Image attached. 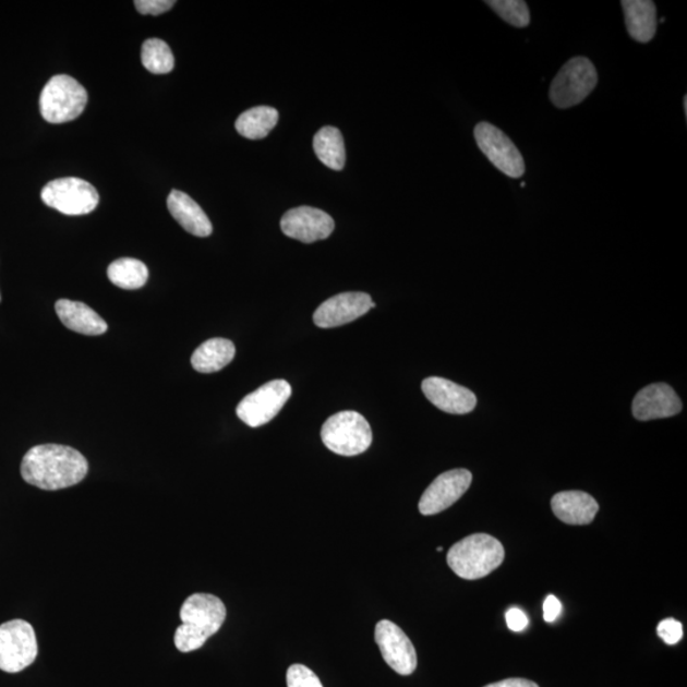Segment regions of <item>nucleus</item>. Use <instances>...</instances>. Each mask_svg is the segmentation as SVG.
Here are the masks:
<instances>
[{
    "mask_svg": "<svg viewBox=\"0 0 687 687\" xmlns=\"http://www.w3.org/2000/svg\"><path fill=\"white\" fill-rule=\"evenodd\" d=\"M88 462L80 450L61 445L33 447L23 457L21 475L43 491H60L87 477Z\"/></svg>",
    "mask_w": 687,
    "mask_h": 687,
    "instance_id": "nucleus-1",
    "label": "nucleus"
},
{
    "mask_svg": "<svg viewBox=\"0 0 687 687\" xmlns=\"http://www.w3.org/2000/svg\"><path fill=\"white\" fill-rule=\"evenodd\" d=\"M227 610L217 595L194 593L180 610L182 624L176 629L174 646L182 653L201 649L225 624Z\"/></svg>",
    "mask_w": 687,
    "mask_h": 687,
    "instance_id": "nucleus-2",
    "label": "nucleus"
},
{
    "mask_svg": "<svg viewBox=\"0 0 687 687\" xmlns=\"http://www.w3.org/2000/svg\"><path fill=\"white\" fill-rule=\"evenodd\" d=\"M501 542L486 533H475L449 549L447 563L458 577L475 580L491 575L504 561Z\"/></svg>",
    "mask_w": 687,
    "mask_h": 687,
    "instance_id": "nucleus-3",
    "label": "nucleus"
},
{
    "mask_svg": "<svg viewBox=\"0 0 687 687\" xmlns=\"http://www.w3.org/2000/svg\"><path fill=\"white\" fill-rule=\"evenodd\" d=\"M88 101L86 88L67 74L53 75L40 96L43 118L51 124H63L80 118Z\"/></svg>",
    "mask_w": 687,
    "mask_h": 687,
    "instance_id": "nucleus-4",
    "label": "nucleus"
},
{
    "mask_svg": "<svg viewBox=\"0 0 687 687\" xmlns=\"http://www.w3.org/2000/svg\"><path fill=\"white\" fill-rule=\"evenodd\" d=\"M321 439L336 455L358 456L371 447L372 430L359 412L341 411L326 420Z\"/></svg>",
    "mask_w": 687,
    "mask_h": 687,
    "instance_id": "nucleus-5",
    "label": "nucleus"
},
{
    "mask_svg": "<svg viewBox=\"0 0 687 687\" xmlns=\"http://www.w3.org/2000/svg\"><path fill=\"white\" fill-rule=\"evenodd\" d=\"M599 74L592 61L584 57H576L567 61L556 74L549 96L557 109H570V107L583 103L598 86Z\"/></svg>",
    "mask_w": 687,
    "mask_h": 687,
    "instance_id": "nucleus-6",
    "label": "nucleus"
},
{
    "mask_svg": "<svg viewBox=\"0 0 687 687\" xmlns=\"http://www.w3.org/2000/svg\"><path fill=\"white\" fill-rule=\"evenodd\" d=\"M37 653L33 625L21 618L0 625V670L19 674L35 662Z\"/></svg>",
    "mask_w": 687,
    "mask_h": 687,
    "instance_id": "nucleus-7",
    "label": "nucleus"
},
{
    "mask_svg": "<svg viewBox=\"0 0 687 687\" xmlns=\"http://www.w3.org/2000/svg\"><path fill=\"white\" fill-rule=\"evenodd\" d=\"M43 202L65 216H84L97 208L99 196L89 182L76 178L53 180L41 191Z\"/></svg>",
    "mask_w": 687,
    "mask_h": 687,
    "instance_id": "nucleus-8",
    "label": "nucleus"
},
{
    "mask_svg": "<svg viewBox=\"0 0 687 687\" xmlns=\"http://www.w3.org/2000/svg\"><path fill=\"white\" fill-rule=\"evenodd\" d=\"M292 395V387L285 379H274L251 393L239 403L236 412L244 424L258 427L279 414Z\"/></svg>",
    "mask_w": 687,
    "mask_h": 687,
    "instance_id": "nucleus-9",
    "label": "nucleus"
},
{
    "mask_svg": "<svg viewBox=\"0 0 687 687\" xmlns=\"http://www.w3.org/2000/svg\"><path fill=\"white\" fill-rule=\"evenodd\" d=\"M473 135L480 150L495 168L510 179L522 178L526 171L523 157L507 134H504L499 128L483 121L477 125Z\"/></svg>",
    "mask_w": 687,
    "mask_h": 687,
    "instance_id": "nucleus-10",
    "label": "nucleus"
},
{
    "mask_svg": "<svg viewBox=\"0 0 687 687\" xmlns=\"http://www.w3.org/2000/svg\"><path fill=\"white\" fill-rule=\"evenodd\" d=\"M374 638L385 662L397 674L409 676L417 670L415 648L399 626L389 620H381L376 625Z\"/></svg>",
    "mask_w": 687,
    "mask_h": 687,
    "instance_id": "nucleus-11",
    "label": "nucleus"
},
{
    "mask_svg": "<svg viewBox=\"0 0 687 687\" xmlns=\"http://www.w3.org/2000/svg\"><path fill=\"white\" fill-rule=\"evenodd\" d=\"M472 473L466 469L443 472L426 487L419 502L420 514L433 516L441 514L461 498L469 491Z\"/></svg>",
    "mask_w": 687,
    "mask_h": 687,
    "instance_id": "nucleus-12",
    "label": "nucleus"
},
{
    "mask_svg": "<svg viewBox=\"0 0 687 687\" xmlns=\"http://www.w3.org/2000/svg\"><path fill=\"white\" fill-rule=\"evenodd\" d=\"M282 233L303 243L326 240L334 232L335 221L324 210L312 206H298L288 210L280 220Z\"/></svg>",
    "mask_w": 687,
    "mask_h": 687,
    "instance_id": "nucleus-13",
    "label": "nucleus"
},
{
    "mask_svg": "<svg viewBox=\"0 0 687 687\" xmlns=\"http://www.w3.org/2000/svg\"><path fill=\"white\" fill-rule=\"evenodd\" d=\"M376 308L370 294L348 292L328 298L313 315V323L318 327L332 328L353 323L371 309Z\"/></svg>",
    "mask_w": 687,
    "mask_h": 687,
    "instance_id": "nucleus-14",
    "label": "nucleus"
},
{
    "mask_svg": "<svg viewBox=\"0 0 687 687\" xmlns=\"http://www.w3.org/2000/svg\"><path fill=\"white\" fill-rule=\"evenodd\" d=\"M423 393L435 408L448 414H469L477 408V396L469 388L441 377H430L423 381Z\"/></svg>",
    "mask_w": 687,
    "mask_h": 687,
    "instance_id": "nucleus-15",
    "label": "nucleus"
},
{
    "mask_svg": "<svg viewBox=\"0 0 687 687\" xmlns=\"http://www.w3.org/2000/svg\"><path fill=\"white\" fill-rule=\"evenodd\" d=\"M682 410V400L667 384L649 385L632 401V415L641 422L675 417Z\"/></svg>",
    "mask_w": 687,
    "mask_h": 687,
    "instance_id": "nucleus-16",
    "label": "nucleus"
},
{
    "mask_svg": "<svg viewBox=\"0 0 687 687\" xmlns=\"http://www.w3.org/2000/svg\"><path fill=\"white\" fill-rule=\"evenodd\" d=\"M168 210L186 232L196 237H208L213 232L212 221L194 198L179 190L167 197Z\"/></svg>",
    "mask_w": 687,
    "mask_h": 687,
    "instance_id": "nucleus-17",
    "label": "nucleus"
},
{
    "mask_svg": "<svg viewBox=\"0 0 687 687\" xmlns=\"http://www.w3.org/2000/svg\"><path fill=\"white\" fill-rule=\"evenodd\" d=\"M552 508L562 522L583 526L593 522L599 511V503L590 494L570 491L554 495Z\"/></svg>",
    "mask_w": 687,
    "mask_h": 687,
    "instance_id": "nucleus-18",
    "label": "nucleus"
},
{
    "mask_svg": "<svg viewBox=\"0 0 687 687\" xmlns=\"http://www.w3.org/2000/svg\"><path fill=\"white\" fill-rule=\"evenodd\" d=\"M56 311L61 323L74 333L97 336L105 334L109 328L96 311L82 302L59 300L56 303Z\"/></svg>",
    "mask_w": 687,
    "mask_h": 687,
    "instance_id": "nucleus-19",
    "label": "nucleus"
},
{
    "mask_svg": "<svg viewBox=\"0 0 687 687\" xmlns=\"http://www.w3.org/2000/svg\"><path fill=\"white\" fill-rule=\"evenodd\" d=\"M626 28L634 40L649 43L656 31V8L651 0H623Z\"/></svg>",
    "mask_w": 687,
    "mask_h": 687,
    "instance_id": "nucleus-20",
    "label": "nucleus"
},
{
    "mask_svg": "<svg viewBox=\"0 0 687 687\" xmlns=\"http://www.w3.org/2000/svg\"><path fill=\"white\" fill-rule=\"evenodd\" d=\"M234 355L236 348L231 340L214 338L206 340L194 351L191 364L198 373H214L224 370L233 361Z\"/></svg>",
    "mask_w": 687,
    "mask_h": 687,
    "instance_id": "nucleus-21",
    "label": "nucleus"
},
{
    "mask_svg": "<svg viewBox=\"0 0 687 687\" xmlns=\"http://www.w3.org/2000/svg\"><path fill=\"white\" fill-rule=\"evenodd\" d=\"M279 112L269 106H257L244 111L236 121L237 133L246 140H264L277 126Z\"/></svg>",
    "mask_w": 687,
    "mask_h": 687,
    "instance_id": "nucleus-22",
    "label": "nucleus"
},
{
    "mask_svg": "<svg viewBox=\"0 0 687 687\" xmlns=\"http://www.w3.org/2000/svg\"><path fill=\"white\" fill-rule=\"evenodd\" d=\"M316 156L328 168L341 171L346 166V145L338 128L325 126L313 137Z\"/></svg>",
    "mask_w": 687,
    "mask_h": 687,
    "instance_id": "nucleus-23",
    "label": "nucleus"
},
{
    "mask_svg": "<svg viewBox=\"0 0 687 687\" xmlns=\"http://www.w3.org/2000/svg\"><path fill=\"white\" fill-rule=\"evenodd\" d=\"M107 277L113 286L134 290L145 286L149 277L148 267L136 258H119L107 269Z\"/></svg>",
    "mask_w": 687,
    "mask_h": 687,
    "instance_id": "nucleus-24",
    "label": "nucleus"
},
{
    "mask_svg": "<svg viewBox=\"0 0 687 687\" xmlns=\"http://www.w3.org/2000/svg\"><path fill=\"white\" fill-rule=\"evenodd\" d=\"M142 63L153 74L172 72L174 58L170 46L159 38H148L142 46Z\"/></svg>",
    "mask_w": 687,
    "mask_h": 687,
    "instance_id": "nucleus-25",
    "label": "nucleus"
},
{
    "mask_svg": "<svg viewBox=\"0 0 687 687\" xmlns=\"http://www.w3.org/2000/svg\"><path fill=\"white\" fill-rule=\"evenodd\" d=\"M485 3L510 26L525 28L530 25L529 5L523 0H489Z\"/></svg>",
    "mask_w": 687,
    "mask_h": 687,
    "instance_id": "nucleus-26",
    "label": "nucleus"
},
{
    "mask_svg": "<svg viewBox=\"0 0 687 687\" xmlns=\"http://www.w3.org/2000/svg\"><path fill=\"white\" fill-rule=\"evenodd\" d=\"M288 687H324L318 676L304 664H292L287 671Z\"/></svg>",
    "mask_w": 687,
    "mask_h": 687,
    "instance_id": "nucleus-27",
    "label": "nucleus"
},
{
    "mask_svg": "<svg viewBox=\"0 0 687 687\" xmlns=\"http://www.w3.org/2000/svg\"><path fill=\"white\" fill-rule=\"evenodd\" d=\"M656 634L668 646H675L684 637L683 624L675 618H666L660 623Z\"/></svg>",
    "mask_w": 687,
    "mask_h": 687,
    "instance_id": "nucleus-28",
    "label": "nucleus"
},
{
    "mask_svg": "<svg viewBox=\"0 0 687 687\" xmlns=\"http://www.w3.org/2000/svg\"><path fill=\"white\" fill-rule=\"evenodd\" d=\"M176 4L173 0H136V11L141 14L159 15L171 10Z\"/></svg>",
    "mask_w": 687,
    "mask_h": 687,
    "instance_id": "nucleus-29",
    "label": "nucleus"
},
{
    "mask_svg": "<svg viewBox=\"0 0 687 687\" xmlns=\"http://www.w3.org/2000/svg\"><path fill=\"white\" fill-rule=\"evenodd\" d=\"M506 620L508 628L511 631H523L529 626V617L523 613L521 608H509L506 614Z\"/></svg>",
    "mask_w": 687,
    "mask_h": 687,
    "instance_id": "nucleus-30",
    "label": "nucleus"
},
{
    "mask_svg": "<svg viewBox=\"0 0 687 687\" xmlns=\"http://www.w3.org/2000/svg\"><path fill=\"white\" fill-rule=\"evenodd\" d=\"M562 602L555 598V595H547L544 602V620L546 623H554L562 614Z\"/></svg>",
    "mask_w": 687,
    "mask_h": 687,
    "instance_id": "nucleus-31",
    "label": "nucleus"
},
{
    "mask_svg": "<svg viewBox=\"0 0 687 687\" xmlns=\"http://www.w3.org/2000/svg\"><path fill=\"white\" fill-rule=\"evenodd\" d=\"M485 687H539L538 684L525 678H507L503 682L494 683Z\"/></svg>",
    "mask_w": 687,
    "mask_h": 687,
    "instance_id": "nucleus-32",
    "label": "nucleus"
},
{
    "mask_svg": "<svg viewBox=\"0 0 687 687\" xmlns=\"http://www.w3.org/2000/svg\"><path fill=\"white\" fill-rule=\"evenodd\" d=\"M684 111L687 113V96L684 98Z\"/></svg>",
    "mask_w": 687,
    "mask_h": 687,
    "instance_id": "nucleus-33",
    "label": "nucleus"
},
{
    "mask_svg": "<svg viewBox=\"0 0 687 687\" xmlns=\"http://www.w3.org/2000/svg\"><path fill=\"white\" fill-rule=\"evenodd\" d=\"M437 552H438V553H442V552H443V547H441V546H439V547L437 549Z\"/></svg>",
    "mask_w": 687,
    "mask_h": 687,
    "instance_id": "nucleus-34",
    "label": "nucleus"
}]
</instances>
